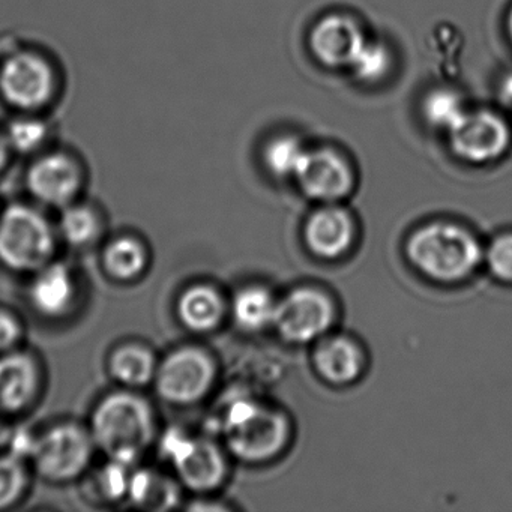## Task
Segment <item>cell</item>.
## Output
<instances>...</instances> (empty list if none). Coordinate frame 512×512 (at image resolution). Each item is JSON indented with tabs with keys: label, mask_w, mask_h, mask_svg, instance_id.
Returning <instances> with one entry per match:
<instances>
[{
	"label": "cell",
	"mask_w": 512,
	"mask_h": 512,
	"mask_svg": "<svg viewBox=\"0 0 512 512\" xmlns=\"http://www.w3.org/2000/svg\"><path fill=\"white\" fill-rule=\"evenodd\" d=\"M89 431L97 449L109 460L131 466L154 443V409L136 392H112L95 406Z\"/></svg>",
	"instance_id": "6da1fadb"
},
{
	"label": "cell",
	"mask_w": 512,
	"mask_h": 512,
	"mask_svg": "<svg viewBox=\"0 0 512 512\" xmlns=\"http://www.w3.org/2000/svg\"><path fill=\"white\" fill-rule=\"evenodd\" d=\"M407 256L425 277L455 283L478 268L482 250L475 236L463 227L431 223L413 233L407 242Z\"/></svg>",
	"instance_id": "7a4b0ae2"
},
{
	"label": "cell",
	"mask_w": 512,
	"mask_h": 512,
	"mask_svg": "<svg viewBox=\"0 0 512 512\" xmlns=\"http://www.w3.org/2000/svg\"><path fill=\"white\" fill-rule=\"evenodd\" d=\"M56 232L38 209L13 203L0 214V263L19 274H35L53 262Z\"/></svg>",
	"instance_id": "3957f363"
},
{
	"label": "cell",
	"mask_w": 512,
	"mask_h": 512,
	"mask_svg": "<svg viewBox=\"0 0 512 512\" xmlns=\"http://www.w3.org/2000/svg\"><path fill=\"white\" fill-rule=\"evenodd\" d=\"M58 94V71L43 53L14 49L0 61V98L19 113H40Z\"/></svg>",
	"instance_id": "277c9868"
},
{
	"label": "cell",
	"mask_w": 512,
	"mask_h": 512,
	"mask_svg": "<svg viewBox=\"0 0 512 512\" xmlns=\"http://www.w3.org/2000/svg\"><path fill=\"white\" fill-rule=\"evenodd\" d=\"M223 430L230 451L247 461L274 457L289 439L286 416L245 398L230 404Z\"/></svg>",
	"instance_id": "5b68a950"
},
{
	"label": "cell",
	"mask_w": 512,
	"mask_h": 512,
	"mask_svg": "<svg viewBox=\"0 0 512 512\" xmlns=\"http://www.w3.org/2000/svg\"><path fill=\"white\" fill-rule=\"evenodd\" d=\"M95 446L89 428L76 422H62L32 439L31 458L35 472L50 482L79 478L94 457Z\"/></svg>",
	"instance_id": "8992f818"
},
{
	"label": "cell",
	"mask_w": 512,
	"mask_h": 512,
	"mask_svg": "<svg viewBox=\"0 0 512 512\" xmlns=\"http://www.w3.org/2000/svg\"><path fill=\"white\" fill-rule=\"evenodd\" d=\"M446 134L455 157L470 164L494 163L512 146L511 122L490 107L467 109Z\"/></svg>",
	"instance_id": "52a82bcc"
},
{
	"label": "cell",
	"mask_w": 512,
	"mask_h": 512,
	"mask_svg": "<svg viewBox=\"0 0 512 512\" xmlns=\"http://www.w3.org/2000/svg\"><path fill=\"white\" fill-rule=\"evenodd\" d=\"M214 361L196 347H181L158 364L155 388L158 397L173 406H190L202 400L214 385Z\"/></svg>",
	"instance_id": "ba28073f"
},
{
	"label": "cell",
	"mask_w": 512,
	"mask_h": 512,
	"mask_svg": "<svg viewBox=\"0 0 512 512\" xmlns=\"http://www.w3.org/2000/svg\"><path fill=\"white\" fill-rule=\"evenodd\" d=\"M161 454L172 464L181 484L190 490L205 493L226 478V461L211 440L170 430L161 440Z\"/></svg>",
	"instance_id": "9c48e42d"
},
{
	"label": "cell",
	"mask_w": 512,
	"mask_h": 512,
	"mask_svg": "<svg viewBox=\"0 0 512 512\" xmlns=\"http://www.w3.org/2000/svg\"><path fill=\"white\" fill-rule=\"evenodd\" d=\"M85 187V170L76 155L65 149H46L26 172V188L37 202L64 209L77 202Z\"/></svg>",
	"instance_id": "30bf717a"
},
{
	"label": "cell",
	"mask_w": 512,
	"mask_h": 512,
	"mask_svg": "<svg viewBox=\"0 0 512 512\" xmlns=\"http://www.w3.org/2000/svg\"><path fill=\"white\" fill-rule=\"evenodd\" d=\"M334 317L331 299L305 287L278 302L274 325L290 343H310L331 328Z\"/></svg>",
	"instance_id": "8fae6325"
},
{
	"label": "cell",
	"mask_w": 512,
	"mask_h": 512,
	"mask_svg": "<svg viewBox=\"0 0 512 512\" xmlns=\"http://www.w3.org/2000/svg\"><path fill=\"white\" fill-rule=\"evenodd\" d=\"M295 179L311 199L335 202L349 196L355 175L346 155L331 146H320L308 148Z\"/></svg>",
	"instance_id": "7c38bea8"
},
{
	"label": "cell",
	"mask_w": 512,
	"mask_h": 512,
	"mask_svg": "<svg viewBox=\"0 0 512 512\" xmlns=\"http://www.w3.org/2000/svg\"><path fill=\"white\" fill-rule=\"evenodd\" d=\"M367 38L355 17L332 13L314 23L308 43L314 58L326 68L349 70Z\"/></svg>",
	"instance_id": "4fadbf2b"
},
{
	"label": "cell",
	"mask_w": 512,
	"mask_h": 512,
	"mask_svg": "<svg viewBox=\"0 0 512 512\" xmlns=\"http://www.w3.org/2000/svg\"><path fill=\"white\" fill-rule=\"evenodd\" d=\"M41 373L34 356L11 350L0 355V415L28 409L40 391Z\"/></svg>",
	"instance_id": "5bb4252c"
},
{
	"label": "cell",
	"mask_w": 512,
	"mask_h": 512,
	"mask_svg": "<svg viewBox=\"0 0 512 512\" xmlns=\"http://www.w3.org/2000/svg\"><path fill=\"white\" fill-rule=\"evenodd\" d=\"M79 296L76 275L64 263L50 262L35 272L29 301L41 316L59 319L73 310Z\"/></svg>",
	"instance_id": "9a60e30c"
},
{
	"label": "cell",
	"mask_w": 512,
	"mask_h": 512,
	"mask_svg": "<svg viewBox=\"0 0 512 512\" xmlns=\"http://www.w3.org/2000/svg\"><path fill=\"white\" fill-rule=\"evenodd\" d=\"M353 239V221L344 209L326 206L308 218L305 241L316 256L335 259L349 250Z\"/></svg>",
	"instance_id": "2e32d148"
},
{
	"label": "cell",
	"mask_w": 512,
	"mask_h": 512,
	"mask_svg": "<svg viewBox=\"0 0 512 512\" xmlns=\"http://www.w3.org/2000/svg\"><path fill=\"white\" fill-rule=\"evenodd\" d=\"M176 311L185 328L197 334H206L220 325L226 308L223 298L214 287L194 284L179 296Z\"/></svg>",
	"instance_id": "e0dca14e"
},
{
	"label": "cell",
	"mask_w": 512,
	"mask_h": 512,
	"mask_svg": "<svg viewBox=\"0 0 512 512\" xmlns=\"http://www.w3.org/2000/svg\"><path fill=\"white\" fill-rule=\"evenodd\" d=\"M314 365L323 379L337 385L355 382L362 371V353L349 338L322 341L314 352Z\"/></svg>",
	"instance_id": "ac0fdd59"
},
{
	"label": "cell",
	"mask_w": 512,
	"mask_h": 512,
	"mask_svg": "<svg viewBox=\"0 0 512 512\" xmlns=\"http://www.w3.org/2000/svg\"><path fill=\"white\" fill-rule=\"evenodd\" d=\"M157 367L154 353L139 343L121 344L109 358L113 379L130 389L143 388L154 382Z\"/></svg>",
	"instance_id": "d6986e66"
},
{
	"label": "cell",
	"mask_w": 512,
	"mask_h": 512,
	"mask_svg": "<svg viewBox=\"0 0 512 512\" xmlns=\"http://www.w3.org/2000/svg\"><path fill=\"white\" fill-rule=\"evenodd\" d=\"M128 497L134 505L151 511H166L178 506L181 494L173 479L154 470L131 472Z\"/></svg>",
	"instance_id": "ffe728a7"
},
{
	"label": "cell",
	"mask_w": 512,
	"mask_h": 512,
	"mask_svg": "<svg viewBox=\"0 0 512 512\" xmlns=\"http://www.w3.org/2000/svg\"><path fill=\"white\" fill-rule=\"evenodd\" d=\"M101 263L110 278L128 283L145 272L148 266V251L134 236H118L104 248Z\"/></svg>",
	"instance_id": "44dd1931"
},
{
	"label": "cell",
	"mask_w": 512,
	"mask_h": 512,
	"mask_svg": "<svg viewBox=\"0 0 512 512\" xmlns=\"http://www.w3.org/2000/svg\"><path fill=\"white\" fill-rule=\"evenodd\" d=\"M11 151L34 155L46 151L53 137V127L40 113H19L4 128Z\"/></svg>",
	"instance_id": "7402d4cb"
},
{
	"label": "cell",
	"mask_w": 512,
	"mask_h": 512,
	"mask_svg": "<svg viewBox=\"0 0 512 512\" xmlns=\"http://www.w3.org/2000/svg\"><path fill=\"white\" fill-rule=\"evenodd\" d=\"M277 304L263 287H245L233 299L232 313L239 328L260 331L274 323Z\"/></svg>",
	"instance_id": "603a6c76"
},
{
	"label": "cell",
	"mask_w": 512,
	"mask_h": 512,
	"mask_svg": "<svg viewBox=\"0 0 512 512\" xmlns=\"http://www.w3.org/2000/svg\"><path fill=\"white\" fill-rule=\"evenodd\" d=\"M308 148L295 134H280L266 143L263 163L272 176L278 179H295Z\"/></svg>",
	"instance_id": "cb8c5ba5"
},
{
	"label": "cell",
	"mask_w": 512,
	"mask_h": 512,
	"mask_svg": "<svg viewBox=\"0 0 512 512\" xmlns=\"http://www.w3.org/2000/svg\"><path fill=\"white\" fill-rule=\"evenodd\" d=\"M58 230L59 236L71 247H89L100 236V217L91 206L74 202L61 209Z\"/></svg>",
	"instance_id": "d4e9b609"
},
{
	"label": "cell",
	"mask_w": 512,
	"mask_h": 512,
	"mask_svg": "<svg viewBox=\"0 0 512 512\" xmlns=\"http://www.w3.org/2000/svg\"><path fill=\"white\" fill-rule=\"evenodd\" d=\"M469 107L463 95L451 88H437L428 92L422 101V118L434 130L448 133Z\"/></svg>",
	"instance_id": "484cf974"
},
{
	"label": "cell",
	"mask_w": 512,
	"mask_h": 512,
	"mask_svg": "<svg viewBox=\"0 0 512 512\" xmlns=\"http://www.w3.org/2000/svg\"><path fill=\"white\" fill-rule=\"evenodd\" d=\"M394 58L388 44L367 38L349 70L362 83L382 82L392 70Z\"/></svg>",
	"instance_id": "4316f807"
},
{
	"label": "cell",
	"mask_w": 512,
	"mask_h": 512,
	"mask_svg": "<svg viewBox=\"0 0 512 512\" xmlns=\"http://www.w3.org/2000/svg\"><path fill=\"white\" fill-rule=\"evenodd\" d=\"M28 482L25 458L13 451L0 455V511L11 508L22 499Z\"/></svg>",
	"instance_id": "83f0119b"
},
{
	"label": "cell",
	"mask_w": 512,
	"mask_h": 512,
	"mask_svg": "<svg viewBox=\"0 0 512 512\" xmlns=\"http://www.w3.org/2000/svg\"><path fill=\"white\" fill-rule=\"evenodd\" d=\"M130 466L109 460L95 475L94 488L104 502H118L128 496L130 487Z\"/></svg>",
	"instance_id": "f1b7e54d"
},
{
	"label": "cell",
	"mask_w": 512,
	"mask_h": 512,
	"mask_svg": "<svg viewBox=\"0 0 512 512\" xmlns=\"http://www.w3.org/2000/svg\"><path fill=\"white\" fill-rule=\"evenodd\" d=\"M485 262L491 274L505 283H512V233L499 236L485 253Z\"/></svg>",
	"instance_id": "f546056e"
},
{
	"label": "cell",
	"mask_w": 512,
	"mask_h": 512,
	"mask_svg": "<svg viewBox=\"0 0 512 512\" xmlns=\"http://www.w3.org/2000/svg\"><path fill=\"white\" fill-rule=\"evenodd\" d=\"M22 335L23 329L19 319L10 311L0 308V355L16 350Z\"/></svg>",
	"instance_id": "4dcf8cb0"
},
{
	"label": "cell",
	"mask_w": 512,
	"mask_h": 512,
	"mask_svg": "<svg viewBox=\"0 0 512 512\" xmlns=\"http://www.w3.org/2000/svg\"><path fill=\"white\" fill-rule=\"evenodd\" d=\"M499 95L503 106L512 112V73L508 74L500 83Z\"/></svg>",
	"instance_id": "1f68e13d"
},
{
	"label": "cell",
	"mask_w": 512,
	"mask_h": 512,
	"mask_svg": "<svg viewBox=\"0 0 512 512\" xmlns=\"http://www.w3.org/2000/svg\"><path fill=\"white\" fill-rule=\"evenodd\" d=\"M13 151L8 145L7 137H5L4 130H0V173L4 172L5 167L8 166Z\"/></svg>",
	"instance_id": "d6a6232c"
},
{
	"label": "cell",
	"mask_w": 512,
	"mask_h": 512,
	"mask_svg": "<svg viewBox=\"0 0 512 512\" xmlns=\"http://www.w3.org/2000/svg\"><path fill=\"white\" fill-rule=\"evenodd\" d=\"M505 29L506 35H508L509 43L512 44V5L509 7L508 13H506Z\"/></svg>",
	"instance_id": "836d02e7"
},
{
	"label": "cell",
	"mask_w": 512,
	"mask_h": 512,
	"mask_svg": "<svg viewBox=\"0 0 512 512\" xmlns=\"http://www.w3.org/2000/svg\"><path fill=\"white\" fill-rule=\"evenodd\" d=\"M2 416V415H0ZM8 433L7 430H5L4 424H2V421H0V443L5 442V439H7Z\"/></svg>",
	"instance_id": "e575fe53"
}]
</instances>
